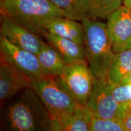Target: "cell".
I'll use <instances>...</instances> for the list:
<instances>
[{"label":"cell","instance_id":"1","mask_svg":"<svg viewBox=\"0 0 131 131\" xmlns=\"http://www.w3.org/2000/svg\"><path fill=\"white\" fill-rule=\"evenodd\" d=\"M52 121L48 111L31 87L19 92L3 113L5 129L10 131H49Z\"/></svg>","mask_w":131,"mask_h":131},{"label":"cell","instance_id":"2","mask_svg":"<svg viewBox=\"0 0 131 131\" xmlns=\"http://www.w3.org/2000/svg\"><path fill=\"white\" fill-rule=\"evenodd\" d=\"M1 13L40 37L50 21L64 17L63 11L49 0H1Z\"/></svg>","mask_w":131,"mask_h":131},{"label":"cell","instance_id":"3","mask_svg":"<svg viewBox=\"0 0 131 131\" xmlns=\"http://www.w3.org/2000/svg\"><path fill=\"white\" fill-rule=\"evenodd\" d=\"M84 32L87 61L95 77L104 78L116 53L108 37L106 24L99 19L85 18L81 21Z\"/></svg>","mask_w":131,"mask_h":131},{"label":"cell","instance_id":"4","mask_svg":"<svg viewBox=\"0 0 131 131\" xmlns=\"http://www.w3.org/2000/svg\"><path fill=\"white\" fill-rule=\"evenodd\" d=\"M52 119L73 111L78 104L62 84L59 77H46L30 83Z\"/></svg>","mask_w":131,"mask_h":131},{"label":"cell","instance_id":"5","mask_svg":"<svg viewBox=\"0 0 131 131\" xmlns=\"http://www.w3.org/2000/svg\"><path fill=\"white\" fill-rule=\"evenodd\" d=\"M59 78L78 104L86 105L91 95L95 81V76L90 69L87 60L66 64Z\"/></svg>","mask_w":131,"mask_h":131},{"label":"cell","instance_id":"6","mask_svg":"<svg viewBox=\"0 0 131 131\" xmlns=\"http://www.w3.org/2000/svg\"><path fill=\"white\" fill-rule=\"evenodd\" d=\"M0 53L1 60L20 73L30 83L47 77L42 71L37 55L16 46L1 35Z\"/></svg>","mask_w":131,"mask_h":131},{"label":"cell","instance_id":"7","mask_svg":"<svg viewBox=\"0 0 131 131\" xmlns=\"http://www.w3.org/2000/svg\"><path fill=\"white\" fill-rule=\"evenodd\" d=\"M112 86L107 78L95 77L92 91L85 106L96 118L119 119L123 114L122 104L115 99L112 92Z\"/></svg>","mask_w":131,"mask_h":131},{"label":"cell","instance_id":"8","mask_svg":"<svg viewBox=\"0 0 131 131\" xmlns=\"http://www.w3.org/2000/svg\"><path fill=\"white\" fill-rule=\"evenodd\" d=\"M1 35L16 46L37 55L45 45L35 33L6 14H1Z\"/></svg>","mask_w":131,"mask_h":131},{"label":"cell","instance_id":"9","mask_svg":"<svg viewBox=\"0 0 131 131\" xmlns=\"http://www.w3.org/2000/svg\"><path fill=\"white\" fill-rule=\"evenodd\" d=\"M106 30L113 51L126 49L131 37V10L122 5L107 17Z\"/></svg>","mask_w":131,"mask_h":131},{"label":"cell","instance_id":"10","mask_svg":"<svg viewBox=\"0 0 131 131\" xmlns=\"http://www.w3.org/2000/svg\"><path fill=\"white\" fill-rule=\"evenodd\" d=\"M93 116L86 107L78 104L73 111L52 119L51 131H90Z\"/></svg>","mask_w":131,"mask_h":131},{"label":"cell","instance_id":"11","mask_svg":"<svg viewBox=\"0 0 131 131\" xmlns=\"http://www.w3.org/2000/svg\"><path fill=\"white\" fill-rule=\"evenodd\" d=\"M30 83L20 73L1 60L0 65V99L4 101L16 95L26 88Z\"/></svg>","mask_w":131,"mask_h":131},{"label":"cell","instance_id":"12","mask_svg":"<svg viewBox=\"0 0 131 131\" xmlns=\"http://www.w3.org/2000/svg\"><path fill=\"white\" fill-rule=\"evenodd\" d=\"M44 37L60 52L66 64L87 60L84 46L47 32Z\"/></svg>","mask_w":131,"mask_h":131},{"label":"cell","instance_id":"13","mask_svg":"<svg viewBox=\"0 0 131 131\" xmlns=\"http://www.w3.org/2000/svg\"><path fill=\"white\" fill-rule=\"evenodd\" d=\"M47 32L72 40L84 46V32L83 24L78 21L65 17L58 18L50 21L46 27Z\"/></svg>","mask_w":131,"mask_h":131},{"label":"cell","instance_id":"14","mask_svg":"<svg viewBox=\"0 0 131 131\" xmlns=\"http://www.w3.org/2000/svg\"><path fill=\"white\" fill-rule=\"evenodd\" d=\"M37 56L42 71L46 77H60L66 66L61 54L49 42H45Z\"/></svg>","mask_w":131,"mask_h":131},{"label":"cell","instance_id":"15","mask_svg":"<svg viewBox=\"0 0 131 131\" xmlns=\"http://www.w3.org/2000/svg\"><path fill=\"white\" fill-rule=\"evenodd\" d=\"M131 70V49L116 53L108 70L107 80L111 84H118Z\"/></svg>","mask_w":131,"mask_h":131},{"label":"cell","instance_id":"16","mask_svg":"<svg viewBox=\"0 0 131 131\" xmlns=\"http://www.w3.org/2000/svg\"><path fill=\"white\" fill-rule=\"evenodd\" d=\"M63 11L64 17L81 21L88 17L90 0H49Z\"/></svg>","mask_w":131,"mask_h":131},{"label":"cell","instance_id":"17","mask_svg":"<svg viewBox=\"0 0 131 131\" xmlns=\"http://www.w3.org/2000/svg\"><path fill=\"white\" fill-rule=\"evenodd\" d=\"M124 0H90L88 17L94 19H107L111 14L123 5Z\"/></svg>","mask_w":131,"mask_h":131},{"label":"cell","instance_id":"18","mask_svg":"<svg viewBox=\"0 0 131 131\" xmlns=\"http://www.w3.org/2000/svg\"><path fill=\"white\" fill-rule=\"evenodd\" d=\"M90 131H126L119 119L93 117Z\"/></svg>","mask_w":131,"mask_h":131},{"label":"cell","instance_id":"19","mask_svg":"<svg viewBox=\"0 0 131 131\" xmlns=\"http://www.w3.org/2000/svg\"><path fill=\"white\" fill-rule=\"evenodd\" d=\"M112 92L119 104L131 103V84H112Z\"/></svg>","mask_w":131,"mask_h":131},{"label":"cell","instance_id":"20","mask_svg":"<svg viewBox=\"0 0 131 131\" xmlns=\"http://www.w3.org/2000/svg\"><path fill=\"white\" fill-rule=\"evenodd\" d=\"M122 121L126 131H131V103L123 104Z\"/></svg>","mask_w":131,"mask_h":131},{"label":"cell","instance_id":"21","mask_svg":"<svg viewBox=\"0 0 131 131\" xmlns=\"http://www.w3.org/2000/svg\"><path fill=\"white\" fill-rule=\"evenodd\" d=\"M119 84H131V70L123 78Z\"/></svg>","mask_w":131,"mask_h":131},{"label":"cell","instance_id":"22","mask_svg":"<svg viewBox=\"0 0 131 131\" xmlns=\"http://www.w3.org/2000/svg\"><path fill=\"white\" fill-rule=\"evenodd\" d=\"M123 5L128 8L131 10V0H124Z\"/></svg>","mask_w":131,"mask_h":131},{"label":"cell","instance_id":"23","mask_svg":"<svg viewBox=\"0 0 131 131\" xmlns=\"http://www.w3.org/2000/svg\"><path fill=\"white\" fill-rule=\"evenodd\" d=\"M131 49V37H130V39L129 41L128 44H127L126 49Z\"/></svg>","mask_w":131,"mask_h":131}]
</instances>
